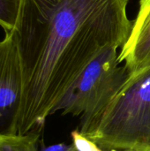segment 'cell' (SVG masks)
<instances>
[{"mask_svg": "<svg viewBox=\"0 0 150 151\" xmlns=\"http://www.w3.org/2000/svg\"><path fill=\"white\" fill-rule=\"evenodd\" d=\"M129 0H20L12 31L23 94L18 134L39 132L88 65L121 47L133 22Z\"/></svg>", "mask_w": 150, "mask_h": 151, "instance_id": "cell-1", "label": "cell"}, {"mask_svg": "<svg viewBox=\"0 0 150 151\" xmlns=\"http://www.w3.org/2000/svg\"><path fill=\"white\" fill-rule=\"evenodd\" d=\"M107 151H150V65L128 80L84 134Z\"/></svg>", "mask_w": 150, "mask_h": 151, "instance_id": "cell-2", "label": "cell"}, {"mask_svg": "<svg viewBox=\"0 0 150 151\" xmlns=\"http://www.w3.org/2000/svg\"><path fill=\"white\" fill-rule=\"evenodd\" d=\"M118 47L104 49L83 70L56 107L55 112L80 116V132H87L97 121L130 76L118 62Z\"/></svg>", "mask_w": 150, "mask_h": 151, "instance_id": "cell-3", "label": "cell"}, {"mask_svg": "<svg viewBox=\"0 0 150 151\" xmlns=\"http://www.w3.org/2000/svg\"><path fill=\"white\" fill-rule=\"evenodd\" d=\"M23 75L13 33L0 41V135L19 133Z\"/></svg>", "mask_w": 150, "mask_h": 151, "instance_id": "cell-4", "label": "cell"}, {"mask_svg": "<svg viewBox=\"0 0 150 151\" xmlns=\"http://www.w3.org/2000/svg\"><path fill=\"white\" fill-rule=\"evenodd\" d=\"M130 73L150 65V0H139V11L118 58Z\"/></svg>", "mask_w": 150, "mask_h": 151, "instance_id": "cell-5", "label": "cell"}, {"mask_svg": "<svg viewBox=\"0 0 150 151\" xmlns=\"http://www.w3.org/2000/svg\"><path fill=\"white\" fill-rule=\"evenodd\" d=\"M39 132L0 135V151H37Z\"/></svg>", "mask_w": 150, "mask_h": 151, "instance_id": "cell-6", "label": "cell"}, {"mask_svg": "<svg viewBox=\"0 0 150 151\" xmlns=\"http://www.w3.org/2000/svg\"><path fill=\"white\" fill-rule=\"evenodd\" d=\"M20 0H0V26L5 34L11 33L15 27Z\"/></svg>", "mask_w": 150, "mask_h": 151, "instance_id": "cell-7", "label": "cell"}, {"mask_svg": "<svg viewBox=\"0 0 150 151\" xmlns=\"http://www.w3.org/2000/svg\"><path fill=\"white\" fill-rule=\"evenodd\" d=\"M72 144L76 148L77 151H107L100 148L95 142L82 134L79 130L72 132ZM110 151H118L115 150Z\"/></svg>", "mask_w": 150, "mask_h": 151, "instance_id": "cell-8", "label": "cell"}, {"mask_svg": "<svg viewBox=\"0 0 150 151\" xmlns=\"http://www.w3.org/2000/svg\"><path fill=\"white\" fill-rule=\"evenodd\" d=\"M42 151H77L73 144H55L45 148Z\"/></svg>", "mask_w": 150, "mask_h": 151, "instance_id": "cell-9", "label": "cell"}, {"mask_svg": "<svg viewBox=\"0 0 150 151\" xmlns=\"http://www.w3.org/2000/svg\"><path fill=\"white\" fill-rule=\"evenodd\" d=\"M118 151H129V150H118Z\"/></svg>", "mask_w": 150, "mask_h": 151, "instance_id": "cell-10", "label": "cell"}]
</instances>
